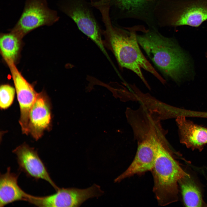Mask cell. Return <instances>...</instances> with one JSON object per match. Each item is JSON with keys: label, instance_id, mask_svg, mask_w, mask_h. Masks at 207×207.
<instances>
[{"label": "cell", "instance_id": "16", "mask_svg": "<svg viewBox=\"0 0 207 207\" xmlns=\"http://www.w3.org/2000/svg\"><path fill=\"white\" fill-rule=\"evenodd\" d=\"M135 98L137 101L139 100L141 104L159 114L162 120L169 117L168 113V106L150 94L144 93L138 89L135 92Z\"/></svg>", "mask_w": 207, "mask_h": 207}, {"label": "cell", "instance_id": "1", "mask_svg": "<svg viewBox=\"0 0 207 207\" xmlns=\"http://www.w3.org/2000/svg\"><path fill=\"white\" fill-rule=\"evenodd\" d=\"M100 13L105 26V30L102 31L104 45L113 53L120 67L134 72L149 89L150 87L141 69L151 73L163 84L166 83V80L143 54L139 48L136 33L134 31H126L113 25L108 9H103Z\"/></svg>", "mask_w": 207, "mask_h": 207}, {"label": "cell", "instance_id": "7", "mask_svg": "<svg viewBox=\"0 0 207 207\" xmlns=\"http://www.w3.org/2000/svg\"><path fill=\"white\" fill-rule=\"evenodd\" d=\"M168 7L170 26L198 27L207 20V0H170Z\"/></svg>", "mask_w": 207, "mask_h": 207}, {"label": "cell", "instance_id": "18", "mask_svg": "<svg viewBox=\"0 0 207 207\" xmlns=\"http://www.w3.org/2000/svg\"><path fill=\"white\" fill-rule=\"evenodd\" d=\"M15 89L8 84L1 85L0 88V106L5 110L12 103L15 95Z\"/></svg>", "mask_w": 207, "mask_h": 207}, {"label": "cell", "instance_id": "15", "mask_svg": "<svg viewBox=\"0 0 207 207\" xmlns=\"http://www.w3.org/2000/svg\"><path fill=\"white\" fill-rule=\"evenodd\" d=\"M185 205L187 207L207 206L204 202L198 187L191 179L190 176H186L179 181Z\"/></svg>", "mask_w": 207, "mask_h": 207}, {"label": "cell", "instance_id": "19", "mask_svg": "<svg viewBox=\"0 0 207 207\" xmlns=\"http://www.w3.org/2000/svg\"><path fill=\"white\" fill-rule=\"evenodd\" d=\"M206 57L207 58V52L206 54Z\"/></svg>", "mask_w": 207, "mask_h": 207}, {"label": "cell", "instance_id": "2", "mask_svg": "<svg viewBox=\"0 0 207 207\" xmlns=\"http://www.w3.org/2000/svg\"><path fill=\"white\" fill-rule=\"evenodd\" d=\"M136 35L139 45L164 75L177 82L187 74L188 60L172 39L152 30Z\"/></svg>", "mask_w": 207, "mask_h": 207}, {"label": "cell", "instance_id": "4", "mask_svg": "<svg viewBox=\"0 0 207 207\" xmlns=\"http://www.w3.org/2000/svg\"><path fill=\"white\" fill-rule=\"evenodd\" d=\"M166 132L156 125L145 126L135 131L133 135L137 148L134 159L127 168L114 180L119 182L135 175L152 170L160 144L166 140Z\"/></svg>", "mask_w": 207, "mask_h": 207}, {"label": "cell", "instance_id": "6", "mask_svg": "<svg viewBox=\"0 0 207 207\" xmlns=\"http://www.w3.org/2000/svg\"><path fill=\"white\" fill-rule=\"evenodd\" d=\"M59 19L57 12L49 7L46 0H26L20 17L10 31L22 38L37 28L53 25Z\"/></svg>", "mask_w": 207, "mask_h": 207}, {"label": "cell", "instance_id": "11", "mask_svg": "<svg viewBox=\"0 0 207 207\" xmlns=\"http://www.w3.org/2000/svg\"><path fill=\"white\" fill-rule=\"evenodd\" d=\"M51 106L50 99L44 91L38 93L30 109L28 124V134L36 140L51 127Z\"/></svg>", "mask_w": 207, "mask_h": 207}, {"label": "cell", "instance_id": "10", "mask_svg": "<svg viewBox=\"0 0 207 207\" xmlns=\"http://www.w3.org/2000/svg\"><path fill=\"white\" fill-rule=\"evenodd\" d=\"M13 152L16 155L19 167L28 176L35 179H41L48 182L56 190L59 187L52 180L44 163L34 148L24 143Z\"/></svg>", "mask_w": 207, "mask_h": 207}, {"label": "cell", "instance_id": "8", "mask_svg": "<svg viewBox=\"0 0 207 207\" xmlns=\"http://www.w3.org/2000/svg\"><path fill=\"white\" fill-rule=\"evenodd\" d=\"M52 195L36 196L35 204L39 207H78L88 199L100 196L103 193L96 184L85 189L59 188Z\"/></svg>", "mask_w": 207, "mask_h": 207}, {"label": "cell", "instance_id": "9", "mask_svg": "<svg viewBox=\"0 0 207 207\" xmlns=\"http://www.w3.org/2000/svg\"><path fill=\"white\" fill-rule=\"evenodd\" d=\"M7 65L11 73L20 107V115L19 122L22 133L28 135L29 113L38 93L35 91L33 86L22 76L15 64Z\"/></svg>", "mask_w": 207, "mask_h": 207}, {"label": "cell", "instance_id": "13", "mask_svg": "<svg viewBox=\"0 0 207 207\" xmlns=\"http://www.w3.org/2000/svg\"><path fill=\"white\" fill-rule=\"evenodd\" d=\"M18 175L11 172L10 167L0 176V207L18 201H25L27 193L18 184Z\"/></svg>", "mask_w": 207, "mask_h": 207}, {"label": "cell", "instance_id": "12", "mask_svg": "<svg viewBox=\"0 0 207 207\" xmlns=\"http://www.w3.org/2000/svg\"><path fill=\"white\" fill-rule=\"evenodd\" d=\"M176 121L181 143L193 150L202 151L207 144V128L194 123L183 116H178Z\"/></svg>", "mask_w": 207, "mask_h": 207}, {"label": "cell", "instance_id": "3", "mask_svg": "<svg viewBox=\"0 0 207 207\" xmlns=\"http://www.w3.org/2000/svg\"><path fill=\"white\" fill-rule=\"evenodd\" d=\"M172 154L167 141L161 143L151 170L154 181L153 191L161 206L178 200L179 181L190 176L182 169Z\"/></svg>", "mask_w": 207, "mask_h": 207}, {"label": "cell", "instance_id": "17", "mask_svg": "<svg viewBox=\"0 0 207 207\" xmlns=\"http://www.w3.org/2000/svg\"><path fill=\"white\" fill-rule=\"evenodd\" d=\"M149 0H108L110 11L135 13L142 10Z\"/></svg>", "mask_w": 207, "mask_h": 207}, {"label": "cell", "instance_id": "14", "mask_svg": "<svg viewBox=\"0 0 207 207\" xmlns=\"http://www.w3.org/2000/svg\"><path fill=\"white\" fill-rule=\"evenodd\" d=\"M10 31L1 33L0 37L1 53L7 64H15L20 51L22 38L15 32Z\"/></svg>", "mask_w": 207, "mask_h": 207}, {"label": "cell", "instance_id": "5", "mask_svg": "<svg viewBox=\"0 0 207 207\" xmlns=\"http://www.w3.org/2000/svg\"><path fill=\"white\" fill-rule=\"evenodd\" d=\"M58 6L60 9L71 19L79 29L108 57L102 39L103 30L94 16L91 2L87 0H59Z\"/></svg>", "mask_w": 207, "mask_h": 207}]
</instances>
